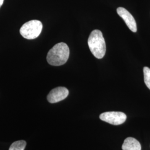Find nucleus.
<instances>
[{"label": "nucleus", "mask_w": 150, "mask_h": 150, "mask_svg": "<svg viewBox=\"0 0 150 150\" xmlns=\"http://www.w3.org/2000/svg\"><path fill=\"white\" fill-rule=\"evenodd\" d=\"M117 12L125 22L126 23L129 29L132 32H137V25L134 17L127 11L123 7H118L117 9Z\"/></svg>", "instance_id": "6"}, {"label": "nucleus", "mask_w": 150, "mask_h": 150, "mask_svg": "<svg viewBox=\"0 0 150 150\" xmlns=\"http://www.w3.org/2000/svg\"><path fill=\"white\" fill-rule=\"evenodd\" d=\"M144 75L145 84L150 90V69L147 67H144Z\"/></svg>", "instance_id": "9"}, {"label": "nucleus", "mask_w": 150, "mask_h": 150, "mask_svg": "<svg viewBox=\"0 0 150 150\" xmlns=\"http://www.w3.org/2000/svg\"><path fill=\"white\" fill-rule=\"evenodd\" d=\"M69 94V91L64 87H58L54 88L50 92L47 96L48 102L54 103L64 100Z\"/></svg>", "instance_id": "5"}, {"label": "nucleus", "mask_w": 150, "mask_h": 150, "mask_svg": "<svg viewBox=\"0 0 150 150\" xmlns=\"http://www.w3.org/2000/svg\"><path fill=\"white\" fill-rule=\"evenodd\" d=\"M70 55V49L67 45L60 42L55 45L47 55V61L52 66L63 65L67 61Z\"/></svg>", "instance_id": "1"}, {"label": "nucleus", "mask_w": 150, "mask_h": 150, "mask_svg": "<svg viewBox=\"0 0 150 150\" xmlns=\"http://www.w3.org/2000/svg\"><path fill=\"white\" fill-rule=\"evenodd\" d=\"M26 146V142L24 140H19L14 142L10 146L9 150H24Z\"/></svg>", "instance_id": "8"}, {"label": "nucleus", "mask_w": 150, "mask_h": 150, "mask_svg": "<svg viewBox=\"0 0 150 150\" xmlns=\"http://www.w3.org/2000/svg\"><path fill=\"white\" fill-rule=\"evenodd\" d=\"M4 1V0H0V8H1V7L2 6V5H3Z\"/></svg>", "instance_id": "10"}, {"label": "nucleus", "mask_w": 150, "mask_h": 150, "mask_svg": "<svg viewBox=\"0 0 150 150\" xmlns=\"http://www.w3.org/2000/svg\"><path fill=\"white\" fill-rule=\"evenodd\" d=\"M122 150H141L139 141L133 137H127L125 139L122 146Z\"/></svg>", "instance_id": "7"}, {"label": "nucleus", "mask_w": 150, "mask_h": 150, "mask_svg": "<svg viewBox=\"0 0 150 150\" xmlns=\"http://www.w3.org/2000/svg\"><path fill=\"white\" fill-rule=\"evenodd\" d=\"M100 118L102 121L113 125H120L126 121L127 116L122 112L111 111L102 113L100 115Z\"/></svg>", "instance_id": "4"}, {"label": "nucleus", "mask_w": 150, "mask_h": 150, "mask_svg": "<svg viewBox=\"0 0 150 150\" xmlns=\"http://www.w3.org/2000/svg\"><path fill=\"white\" fill-rule=\"evenodd\" d=\"M88 45L91 53L98 59H102L106 54V47L102 33L98 30L92 31L88 39Z\"/></svg>", "instance_id": "2"}, {"label": "nucleus", "mask_w": 150, "mask_h": 150, "mask_svg": "<svg viewBox=\"0 0 150 150\" xmlns=\"http://www.w3.org/2000/svg\"><path fill=\"white\" fill-rule=\"evenodd\" d=\"M42 22L38 20H31L24 23L20 30L22 36L28 40L38 38L42 30Z\"/></svg>", "instance_id": "3"}]
</instances>
